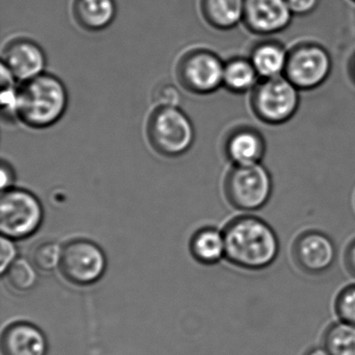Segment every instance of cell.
Returning <instances> with one entry per match:
<instances>
[{
	"label": "cell",
	"instance_id": "1f68e13d",
	"mask_svg": "<svg viewBox=\"0 0 355 355\" xmlns=\"http://www.w3.org/2000/svg\"><path fill=\"white\" fill-rule=\"evenodd\" d=\"M351 1H352V3H355V0H351Z\"/></svg>",
	"mask_w": 355,
	"mask_h": 355
},
{
	"label": "cell",
	"instance_id": "44dd1931",
	"mask_svg": "<svg viewBox=\"0 0 355 355\" xmlns=\"http://www.w3.org/2000/svg\"><path fill=\"white\" fill-rule=\"evenodd\" d=\"M32 261L18 257L3 275L13 290L20 293L30 292L38 284V273Z\"/></svg>",
	"mask_w": 355,
	"mask_h": 355
},
{
	"label": "cell",
	"instance_id": "cb8c5ba5",
	"mask_svg": "<svg viewBox=\"0 0 355 355\" xmlns=\"http://www.w3.org/2000/svg\"><path fill=\"white\" fill-rule=\"evenodd\" d=\"M334 309L338 320L355 325V284L344 286L338 293Z\"/></svg>",
	"mask_w": 355,
	"mask_h": 355
},
{
	"label": "cell",
	"instance_id": "d6986e66",
	"mask_svg": "<svg viewBox=\"0 0 355 355\" xmlns=\"http://www.w3.org/2000/svg\"><path fill=\"white\" fill-rule=\"evenodd\" d=\"M261 78L249 58H232L224 66L223 86L234 94L252 92Z\"/></svg>",
	"mask_w": 355,
	"mask_h": 355
},
{
	"label": "cell",
	"instance_id": "4fadbf2b",
	"mask_svg": "<svg viewBox=\"0 0 355 355\" xmlns=\"http://www.w3.org/2000/svg\"><path fill=\"white\" fill-rule=\"evenodd\" d=\"M224 153L234 166L263 163L267 153V141L257 128L249 125L239 126L226 137Z\"/></svg>",
	"mask_w": 355,
	"mask_h": 355
},
{
	"label": "cell",
	"instance_id": "ac0fdd59",
	"mask_svg": "<svg viewBox=\"0 0 355 355\" xmlns=\"http://www.w3.org/2000/svg\"><path fill=\"white\" fill-rule=\"evenodd\" d=\"M192 257L202 265L211 266L225 259L223 232L211 226L197 230L190 241Z\"/></svg>",
	"mask_w": 355,
	"mask_h": 355
},
{
	"label": "cell",
	"instance_id": "83f0119b",
	"mask_svg": "<svg viewBox=\"0 0 355 355\" xmlns=\"http://www.w3.org/2000/svg\"><path fill=\"white\" fill-rule=\"evenodd\" d=\"M1 190L7 191L9 189L14 188V184L16 182V173L11 164L8 162H1Z\"/></svg>",
	"mask_w": 355,
	"mask_h": 355
},
{
	"label": "cell",
	"instance_id": "3957f363",
	"mask_svg": "<svg viewBox=\"0 0 355 355\" xmlns=\"http://www.w3.org/2000/svg\"><path fill=\"white\" fill-rule=\"evenodd\" d=\"M224 194L234 209L254 213L269 203L273 194V178L263 163L234 166L224 180Z\"/></svg>",
	"mask_w": 355,
	"mask_h": 355
},
{
	"label": "cell",
	"instance_id": "ba28073f",
	"mask_svg": "<svg viewBox=\"0 0 355 355\" xmlns=\"http://www.w3.org/2000/svg\"><path fill=\"white\" fill-rule=\"evenodd\" d=\"M107 268L105 251L93 241L74 239L64 245L60 271L72 284L92 286L103 277Z\"/></svg>",
	"mask_w": 355,
	"mask_h": 355
},
{
	"label": "cell",
	"instance_id": "9c48e42d",
	"mask_svg": "<svg viewBox=\"0 0 355 355\" xmlns=\"http://www.w3.org/2000/svg\"><path fill=\"white\" fill-rule=\"evenodd\" d=\"M225 63L207 49H194L182 55L176 68L180 85L196 95L215 93L223 86Z\"/></svg>",
	"mask_w": 355,
	"mask_h": 355
},
{
	"label": "cell",
	"instance_id": "ffe728a7",
	"mask_svg": "<svg viewBox=\"0 0 355 355\" xmlns=\"http://www.w3.org/2000/svg\"><path fill=\"white\" fill-rule=\"evenodd\" d=\"M322 345L330 355H355V325L340 320L329 324Z\"/></svg>",
	"mask_w": 355,
	"mask_h": 355
},
{
	"label": "cell",
	"instance_id": "7c38bea8",
	"mask_svg": "<svg viewBox=\"0 0 355 355\" xmlns=\"http://www.w3.org/2000/svg\"><path fill=\"white\" fill-rule=\"evenodd\" d=\"M46 55L42 47L28 38H17L3 49V63L17 82H28L44 73Z\"/></svg>",
	"mask_w": 355,
	"mask_h": 355
},
{
	"label": "cell",
	"instance_id": "484cf974",
	"mask_svg": "<svg viewBox=\"0 0 355 355\" xmlns=\"http://www.w3.org/2000/svg\"><path fill=\"white\" fill-rule=\"evenodd\" d=\"M0 272L5 274L10 266L18 259V250L14 241L7 236H1L0 240Z\"/></svg>",
	"mask_w": 355,
	"mask_h": 355
},
{
	"label": "cell",
	"instance_id": "f1b7e54d",
	"mask_svg": "<svg viewBox=\"0 0 355 355\" xmlns=\"http://www.w3.org/2000/svg\"><path fill=\"white\" fill-rule=\"evenodd\" d=\"M344 263L347 271L355 278V238L346 247L344 253Z\"/></svg>",
	"mask_w": 355,
	"mask_h": 355
},
{
	"label": "cell",
	"instance_id": "7a4b0ae2",
	"mask_svg": "<svg viewBox=\"0 0 355 355\" xmlns=\"http://www.w3.org/2000/svg\"><path fill=\"white\" fill-rule=\"evenodd\" d=\"M68 103L69 96L64 83L53 74H41L19 88V121L36 130L51 128L65 115Z\"/></svg>",
	"mask_w": 355,
	"mask_h": 355
},
{
	"label": "cell",
	"instance_id": "8992f818",
	"mask_svg": "<svg viewBox=\"0 0 355 355\" xmlns=\"http://www.w3.org/2000/svg\"><path fill=\"white\" fill-rule=\"evenodd\" d=\"M44 221V207L40 199L26 189L3 191L0 199V230L13 241L34 236Z\"/></svg>",
	"mask_w": 355,
	"mask_h": 355
},
{
	"label": "cell",
	"instance_id": "d4e9b609",
	"mask_svg": "<svg viewBox=\"0 0 355 355\" xmlns=\"http://www.w3.org/2000/svg\"><path fill=\"white\" fill-rule=\"evenodd\" d=\"M153 101L157 107H178L182 95L171 83H161L153 90Z\"/></svg>",
	"mask_w": 355,
	"mask_h": 355
},
{
	"label": "cell",
	"instance_id": "4316f807",
	"mask_svg": "<svg viewBox=\"0 0 355 355\" xmlns=\"http://www.w3.org/2000/svg\"><path fill=\"white\" fill-rule=\"evenodd\" d=\"M294 16H307L319 8L321 0H286Z\"/></svg>",
	"mask_w": 355,
	"mask_h": 355
},
{
	"label": "cell",
	"instance_id": "5b68a950",
	"mask_svg": "<svg viewBox=\"0 0 355 355\" xmlns=\"http://www.w3.org/2000/svg\"><path fill=\"white\" fill-rule=\"evenodd\" d=\"M300 92L286 76L261 80L251 92V111L267 125H282L298 112Z\"/></svg>",
	"mask_w": 355,
	"mask_h": 355
},
{
	"label": "cell",
	"instance_id": "9a60e30c",
	"mask_svg": "<svg viewBox=\"0 0 355 355\" xmlns=\"http://www.w3.org/2000/svg\"><path fill=\"white\" fill-rule=\"evenodd\" d=\"M288 51L279 41L263 39L251 49L249 60L261 80L284 76Z\"/></svg>",
	"mask_w": 355,
	"mask_h": 355
},
{
	"label": "cell",
	"instance_id": "7402d4cb",
	"mask_svg": "<svg viewBox=\"0 0 355 355\" xmlns=\"http://www.w3.org/2000/svg\"><path fill=\"white\" fill-rule=\"evenodd\" d=\"M16 78L1 64V116L8 123L19 120L18 117V101H19V88L16 86Z\"/></svg>",
	"mask_w": 355,
	"mask_h": 355
},
{
	"label": "cell",
	"instance_id": "52a82bcc",
	"mask_svg": "<svg viewBox=\"0 0 355 355\" xmlns=\"http://www.w3.org/2000/svg\"><path fill=\"white\" fill-rule=\"evenodd\" d=\"M334 62L323 45L301 42L288 51L284 76L302 91H313L323 86L331 76Z\"/></svg>",
	"mask_w": 355,
	"mask_h": 355
},
{
	"label": "cell",
	"instance_id": "5bb4252c",
	"mask_svg": "<svg viewBox=\"0 0 355 355\" xmlns=\"http://www.w3.org/2000/svg\"><path fill=\"white\" fill-rule=\"evenodd\" d=\"M3 355H47L49 342L44 332L28 321L9 324L1 336Z\"/></svg>",
	"mask_w": 355,
	"mask_h": 355
},
{
	"label": "cell",
	"instance_id": "6da1fadb",
	"mask_svg": "<svg viewBox=\"0 0 355 355\" xmlns=\"http://www.w3.org/2000/svg\"><path fill=\"white\" fill-rule=\"evenodd\" d=\"M223 232L225 259L246 271L271 267L280 253V240L273 226L259 216L245 214L230 220Z\"/></svg>",
	"mask_w": 355,
	"mask_h": 355
},
{
	"label": "cell",
	"instance_id": "2e32d148",
	"mask_svg": "<svg viewBox=\"0 0 355 355\" xmlns=\"http://www.w3.org/2000/svg\"><path fill=\"white\" fill-rule=\"evenodd\" d=\"M72 12L80 28L88 32H101L113 24L117 5L115 0H74Z\"/></svg>",
	"mask_w": 355,
	"mask_h": 355
},
{
	"label": "cell",
	"instance_id": "30bf717a",
	"mask_svg": "<svg viewBox=\"0 0 355 355\" xmlns=\"http://www.w3.org/2000/svg\"><path fill=\"white\" fill-rule=\"evenodd\" d=\"M295 265L303 273L322 275L327 273L338 259V247L334 239L318 230H307L295 239L292 246Z\"/></svg>",
	"mask_w": 355,
	"mask_h": 355
},
{
	"label": "cell",
	"instance_id": "e0dca14e",
	"mask_svg": "<svg viewBox=\"0 0 355 355\" xmlns=\"http://www.w3.org/2000/svg\"><path fill=\"white\" fill-rule=\"evenodd\" d=\"M245 0H200L205 21L216 30L230 31L243 24Z\"/></svg>",
	"mask_w": 355,
	"mask_h": 355
},
{
	"label": "cell",
	"instance_id": "603a6c76",
	"mask_svg": "<svg viewBox=\"0 0 355 355\" xmlns=\"http://www.w3.org/2000/svg\"><path fill=\"white\" fill-rule=\"evenodd\" d=\"M63 247L55 241H44L35 246L32 263L42 272H53L60 268Z\"/></svg>",
	"mask_w": 355,
	"mask_h": 355
},
{
	"label": "cell",
	"instance_id": "f546056e",
	"mask_svg": "<svg viewBox=\"0 0 355 355\" xmlns=\"http://www.w3.org/2000/svg\"><path fill=\"white\" fill-rule=\"evenodd\" d=\"M303 355H330L329 352L326 350L325 347L323 345L321 346L311 347V348L307 349Z\"/></svg>",
	"mask_w": 355,
	"mask_h": 355
},
{
	"label": "cell",
	"instance_id": "4dcf8cb0",
	"mask_svg": "<svg viewBox=\"0 0 355 355\" xmlns=\"http://www.w3.org/2000/svg\"><path fill=\"white\" fill-rule=\"evenodd\" d=\"M348 74L349 78L355 86V53L351 55L350 60L348 62Z\"/></svg>",
	"mask_w": 355,
	"mask_h": 355
},
{
	"label": "cell",
	"instance_id": "8fae6325",
	"mask_svg": "<svg viewBox=\"0 0 355 355\" xmlns=\"http://www.w3.org/2000/svg\"><path fill=\"white\" fill-rule=\"evenodd\" d=\"M293 18L286 0H245L243 24L257 36L280 34L291 26Z\"/></svg>",
	"mask_w": 355,
	"mask_h": 355
},
{
	"label": "cell",
	"instance_id": "277c9868",
	"mask_svg": "<svg viewBox=\"0 0 355 355\" xmlns=\"http://www.w3.org/2000/svg\"><path fill=\"white\" fill-rule=\"evenodd\" d=\"M151 147L167 157H182L194 144L195 128L180 107H157L147 123Z\"/></svg>",
	"mask_w": 355,
	"mask_h": 355
}]
</instances>
